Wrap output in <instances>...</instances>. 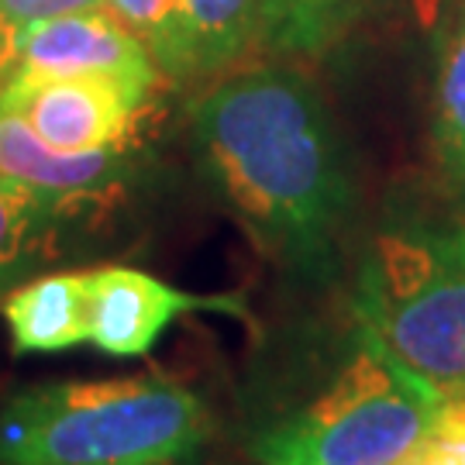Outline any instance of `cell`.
<instances>
[{
  "label": "cell",
  "mask_w": 465,
  "mask_h": 465,
  "mask_svg": "<svg viewBox=\"0 0 465 465\" xmlns=\"http://www.w3.org/2000/svg\"><path fill=\"white\" fill-rule=\"evenodd\" d=\"M200 173L255 242L303 280H328L355 203L328 104L293 66H255L193 104Z\"/></svg>",
  "instance_id": "cell-1"
},
{
  "label": "cell",
  "mask_w": 465,
  "mask_h": 465,
  "mask_svg": "<svg viewBox=\"0 0 465 465\" xmlns=\"http://www.w3.org/2000/svg\"><path fill=\"white\" fill-rule=\"evenodd\" d=\"M211 414L166 376L49 382L0 407V465H186Z\"/></svg>",
  "instance_id": "cell-2"
},
{
  "label": "cell",
  "mask_w": 465,
  "mask_h": 465,
  "mask_svg": "<svg viewBox=\"0 0 465 465\" xmlns=\"http://www.w3.org/2000/svg\"><path fill=\"white\" fill-rule=\"evenodd\" d=\"M445 397L355 321L349 351L307 400L252 434L262 465H400L428 438Z\"/></svg>",
  "instance_id": "cell-3"
},
{
  "label": "cell",
  "mask_w": 465,
  "mask_h": 465,
  "mask_svg": "<svg viewBox=\"0 0 465 465\" xmlns=\"http://www.w3.org/2000/svg\"><path fill=\"white\" fill-rule=\"evenodd\" d=\"M351 311L441 397H465V228L400 224L380 232Z\"/></svg>",
  "instance_id": "cell-4"
},
{
  "label": "cell",
  "mask_w": 465,
  "mask_h": 465,
  "mask_svg": "<svg viewBox=\"0 0 465 465\" xmlns=\"http://www.w3.org/2000/svg\"><path fill=\"white\" fill-rule=\"evenodd\" d=\"M152 90L107 73H73L35 84H11L0 100L59 152L124 149Z\"/></svg>",
  "instance_id": "cell-5"
},
{
  "label": "cell",
  "mask_w": 465,
  "mask_h": 465,
  "mask_svg": "<svg viewBox=\"0 0 465 465\" xmlns=\"http://www.w3.org/2000/svg\"><path fill=\"white\" fill-rule=\"evenodd\" d=\"M73 73H107L142 90H152L159 66L145 49V42L100 4L32 25L17 42L7 86L35 84L49 76H73Z\"/></svg>",
  "instance_id": "cell-6"
},
{
  "label": "cell",
  "mask_w": 465,
  "mask_h": 465,
  "mask_svg": "<svg viewBox=\"0 0 465 465\" xmlns=\"http://www.w3.org/2000/svg\"><path fill=\"white\" fill-rule=\"evenodd\" d=\"M90 276V345L117 359L149 355L173 321L193 311H238L234 300L197 297L142 269L104 266Z\"/></svg>",
  "instance_id": "cell-7"
},
{
  "label": "cell",
  "mask_w": 465,
  "mask_h": 465,
  "mask_svg": "<svg viewBox=\"0 0 465 465\" xmlns=\"http://www.w3.org/2000/svg\"><path fill=\"white\" fill-rule=\"evenodd\" d=\"M128 173L121 149L59 152L42 142L38 132L15 107L0 100V180L21 183L63 200H86L114 190Z\"/></svg>",
  "instance_id": "cell-8"
},
{
  "label": "cell",
  "mask_w": 465,
  "mask_h": 465,
  "mask_svg": "<svg viewBox=\"0 0 465 465\" xmlns=\"http://www.w3.org/2000/svg\"><path fill=\"white\" fill-rule=\"evenodd\" d=\"M4 321L17 355L66 351L90 341V276L55 272L21 282L4 297Z\"/></svg>",
  "instance_id": "cell-9"
},
{
  "label": "cell",
  "mask_w": 465,
  "mask_h": 465,
  "mask_svg": "<svg viewBox=\"0 0 465 465\" xmlns=\"http://www.w3.org/2000/svg\"><path fill=\"white\" fill-rule=\"evenodd\" d=\"M73 203L76 200L0 180V300L49 259L52 238Z\"/></svg>",
  "instance_id": "cell-10"
},
{
  "label": "cell",
  "mask_w": 465,
  "mask_h": 465,
  "mask_svg": "<svg viewBox=\"0 0 465 465\" xmlns=\"http://www.w3.org/2000/svg\"><path fill=\"white\" fill-rule=\"evenodd\" d=\"M376 7V0H259L255 42L282 55H324Z\"/></svg>",
  "instance_id": "cell-11"
},
{
  "label": "cell",
  "mask_w": 465,
  "mask_h": 465,
  "mask_svg": "<svg viewBox=\"0 0 465 465\" xmlns=\"http://www.w3.org/2000/svg\"><path fill=\"white\" fill-rule=\"evenodd\" d=\"M193 76L232 66L259 35V0H180Z\"/></svg>",
  "instance_id": "cell-12"
},
{
  "label": "cell",
  "mask_w": 465,
  "mask_h": 465,
  "mask_svg": "<svg viewBox=\"0 0 465 465\" xmlns=\"http://www.w3.org/2000/svg\"><path fill=\"white\" fill-rule=\"evenodd\" d=\"M104 7L128 32H134L145 42L159 73H166L173 80H190L193 76L180 0H104Z\"/></svg>",
  "instance_id": "cell-13"
},
{
  "label": "cell",
  "mask_w": 465,
  "mask_h": 465,
  "mask_svg": "<svg viewBox=\"0 0 465 465\" xmlns=\"http://www.w3.org/2000/svg\"><path fill=\"white\" fill-rule=\"evenodd\" d=\"M434 149L455 176L465 163V4L451 35L441 42L434 94Z\"/></svg>",
  "instance_id": "cell-14"
},
{
  "label": "cell",
  "mask_w": 465,
  "mask_h": 465,
  "mask_svg": "<svg viewBox=\"0 0 465 465\" xmlns=\"http://www.w3.org/2000/svg\"><path fill=\"white\" fill-rule=\"evenodd\" d=\"M100 4L104 0H0V90L11 80L17 42L32 25L55 15H69V11L100 7Z\"/></svg>",
  "instance_id": "cell-15"
},
{
  "label": "cell",
  "mask_w": 465,
  "mask_h": 465,
  "mask_svg": "<svg viewBox=\"0 0 465 465\" xmlns=\"http://www.w3.org/2000/svg\"><path fill=\"white\" fill-rule=\"evenodd\" d=\"M403 4H407V11H411V21H414L417 32L441 49L445 28H449V17L459 0H403Z\"/></svg>",
  "instance_id": "cell-16"
},
{
  "label": "cell",
  "mask_w": 465,
  "mask_h": 465,
  "mask_svg": "<svg viewBox=\"0 0 465 465\" xmlns=\"http://www.w3.org/2000/svg\"><path fill=\"white\" fill-rule=\"evenodd\" d=\"M455 180H459V183H462V190H465V163L459 166V173H455Z\"/></svg>",
  "instance_id": "cell-17"
},
{
  "label": "cell",
  "mask_w": 465,
  "mask_h": 465,
  "mask_svg": "<svg viewBox=\"0 0 465 465\" xmlns=\"http://www.w3.org/2000/svg\"><path fill=\"white\" fill-rule=\"evenodd\" d=\"M255 465H262V462H255Z\"/></svg>",
  "instance_id": "cell-18"
}]
</instances>
